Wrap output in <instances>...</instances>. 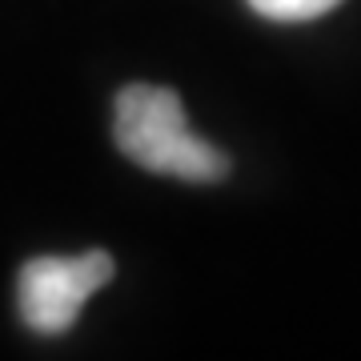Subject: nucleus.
<instances>
[{
  "instance_id": "7ed1b4c3",
  "label": "nucleus",
  "mask_w": 361,
  "mask_h": 361,
  "mask_svg": "<svg viewBox=\"0 0 361 361\" xmlns=\"http://www.w3.org/2000/svg\"><path fill=\"white\" fill-rule=\"evenodd\" d=\"M341 0H249V8L265 20L277 25H301V20H317V16L334 13Z\"/></svg>"
},
{
  "instance_id": "f257e3e1",
  "label": "nucleus",
  "mask_w": 361,
  "mask_h": 361,
  "mask_svg": "<svg viewBox=\"0 0 361 361\" xmlns=\"http://www.w3.org/2000/svg\"><path fill=\"white\" fill-rule=\"evenodd\" d=\"M113 137L133 165L189 185H217L233 169L217 145L189 133L180 97L161 85H125L116 92Z\"/></svg>"
},
{
  "instance_id": "f03ea898",
  "label": "nucleus",
  "mask_w": 361,
  "mask_h": 361,
  "mask_svg": "<svg viewBox=\"0 0 361 361\" xmlns=\"http://www.w3.org/2000/svg\"><path fill=\"white\" fill-rule=\"evenodd\" d=\"M113 281V257L89 249L80 257H32L16 277V310L37 334H68L85 301Z\"/></svg>"
}]
</instances>
